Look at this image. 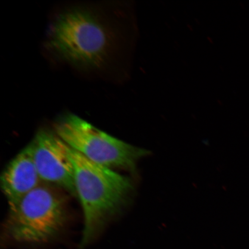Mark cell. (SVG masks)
<instances>
[{
    "label": "cell",
    "instance_id": "cell-1",
    "mask_svg": "<svg viewBox=\"0 0 249 249\" xmlns=\"http://www.w3.org/2000/svg\"><path fill=\"white\" fill-rule=\"evenodd\" d=\"M74 184L82 204L84 229L80 246L89 245L128 202L133 190L128 177L87 160L68 145Z\"/></svg>",
    "mask_w": 249,
    "mask_h": 249
},
{
    "label": "cell",
    "instance_id": "cell-2",
    "mask_svg": "<svg viewBox=\"0 0 249 249\" xmlns=\"http://www.w3.org/2000/svg\"><path fill=\"white\" fill-rule=\"evenodd\" d=\"M107 27L91 12L65 11L52 27V48L65 60L81 67H99L107 60L111 45Z\"/></svg>",
    "mask_w": 249,
    "mask_h": 249
},
{
    "label": "cell",
    "instance_id": "cell-3",
    "mask_svg": "<svg viewBox=\"0 0 249 249\" xmlns=\"http://www.w3.org/2000/svg\"><path fill=\"white\" fill-rule=\"evenodd\" d=\"M55 133L87 160L111 169L135 172L138 161L149 154L147 149L114 138L73 114L59 120Z\"/></svg>",
    "mask_w": 249,
    "mask_h": 249
},
{
    "label": "cell",
    "instance_id": "cell-4",
    "mask_svg": "<svg viewBox=\"0 0 249 249\" xmlns=\"http://www.w3.org/2000/svg\"><path fill=\"white\" fill-rule=\"evenodd\" d=\"M66 220V209L60 196L39 186L9 209L5 230L15 241L40 244L53 238Z\"/></svg>",
    "mask_w": 249,
    "mask_h": 249
},
{
    "label": "cell",
    "instance_id": "cell-5",
    "mask_svg": "<svg viewBox=\"0 0 249 249\" xmlns=\"http://www.w3.org/2000/svg\"><path fill=\"white\" fill-rule=\"evenodd\" d=\"M29 145L40 179L54 183L76 197L74 167L66 143L55 133L43 129Z\"/></svg>",
    "mask_w": 249,
    "mask_h": 249
},
{
    "label": "cell",
    "instance_id": "cell-6",
    "mask_svg": "<svg viewBox=\"0 0 249 249\" xmlns=\"http://www.w3.org/2000/svg\"><path fill=\"white\" fill-rule=\"evenodd\" d=\"M39 179L29 144L8 164L1 174V187L9 209L15 208L25 196L38 188Z\"/></svg>",
    "mask_w": 249,
    "mask_h": 249
}]
</instances>
